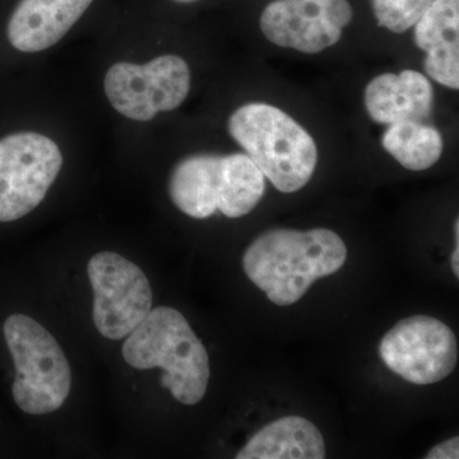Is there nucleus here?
<instances>
[{"label":"nucleus","mask_w":459,"mask_h":459,"mask_svg":"<svg viewBox=\"0 0 459 459\" xmlns=\"http://www.w3.org/2000/svg\"><path fill=\"white\" fill-rule=\"evenodd\" d=\"M459 437H452L442 444H437L427 455V459H458Z\"/></svg>","instance_id":"obj_18"},{"label":"nucleus","mask_w":459,"mask_h":459,"mask_svg":"<svg viewBox=\"0 0 459 459\" xmlns=\"http://www.w3.org/2000/svg\"><path fill=\"white\" fill-rule=\"evenodd\" d=\"M416 45L427 53L429 77L459 89V0H433L415 25Z\"/></svg>","instance_id":"obj_12"},{"label":"nucleus","mask_w":459,"mask_h":459,"mask_svg":"<svg viewBox=\"0 0 459 459\" xmlns=\"http://www.w3.org/2000/svg\"><path fill=\"white\" fill-rule=\"evenodd\" d=\"M383 148L404 169L428 170L442 157V134L422 122L392 124L382 138Z\"/></svg>","instance_id":"obj_16"},{"label":"nucleus","mask_w":459,"mask_h":459,"mask_svg":"<svg viewBox=\"0 0 459 459\" xmlns=\"http://www.w3.org/2000/svg\"><path fill=\"white\" fill-rule=\"evenodd\" d=\"M364 100L374 122H424L433 111L434 90L424 74L409 69L377 75L365 89Z\"/></svg>","instance_id":"obj_11"},{"label":"nucleus","mask_w":459,"mask_h":459,"mask_svg":"<svg viewBox=\"0 0 459 459\" xmlns=\"http://www.w3.org/2000/svg\"><path fill=\"white\" fill-rule=\"evenodd\" d=\"M3 332L16 368L12 394L17 406L30 415L59 410L71 394L72 370L56 338L25 314L9 316Z\"/></svg>","instance_id":"obj_4"},{"label":"nucleus","mask_w":459,"mask_h":459,"mask_svg":"<svg viewBox=\"0 0 459 459\" xmlns=\"http://www.w3.org/2000/svg\"><path fill=\"white\" fill-rule=\"evenodd\" d=\"M433 0H371L379 26L402 33L416 25Z\"/></svg>","instance_id":"obj_17"},{"label":"nucleus","mask_w":459,"mask_h":459,"mask_svg":"<svg viewBox=\"0 0 459 459\" xmlns=\"http://www.w3.org/2000/svg\"><path fill=\"white\" fill-rule=\"evenodd\" d=\"M63 165L56 142L23 132L0 141V222L16 221L44 201Z\"/></svg>","instance_id":"obj_5"},{"label":"nucleus","mask_w":459,"mask_h":459,"mask_svg":"<svg viewBox=\"0 0 459 459\" xmlns=\"http://www.w3.org/2000/svg\"><path fill=\"white\" fill-rule=\"evenodd\" d=\"M265 178L247 153L221 156L217 210L230 219L252 212L261 202Z\"/></svg>","instance_id":"obj_15"},{"label":"nucleus","mask_w":459,"mask_h":459,"mask_svg":"<svg viewBox=\"0 0 459 459\" xmlns=\"http://www.w3.org/2000/svg\"><path fill=\"white\" fill-rule=\"evenodd\" d=\"M123 358L134 369L161 368V385L180 403L193 406L204 400L210 382V359L188 320L177 309H151L126 338Z\"/></svg>","instance_id":"obj_2"},{"label":"nucleus","mask_w":459,"mask_h":459,"mask_svg":"<svg viewBox=\"0 0 459 459\" xmlns=\"http://www.w3.org/2000/svg\"><path fill=\"white\" fill-rule=\"evenodd\" d=\"M352 17L347 0H274L263 11L259 23L277 47L316 54L340 41Z\"/></svg>","instance_id":"obj_9"},{"label":"nucleus","mask_w":459,"mask_h":459,"mask_svg":"<svg viewBox=\"0 0 459 459\" xmlns=\"http://www.w3.org/2000/svg\"><path fill=\"white\" fill-rule=\"evenodd\" d=\"M221 156L195 155L181 160L171 172V201L186 216L204 220L212 216L219 204Z\"/></svg>","instance_id":"obj_14"},{"label":"nucleus","mask_w":459,"mask_h":459,"mask_svg":"<svg viewBox=\"0 0 459 459\" xmlns=\"http://www.w3.org/2000/svg\"><path fill=\"white\" fill-rule=\"evenodd\" d=\"M346 258L342 238L332 230L277 229L264 232L247 247L243 268L272 303L289 307L316 280L340 271Z\"/></svg>","instance_id":"obj_1"},{"label":"nucleus","mask_w":459,"mask_h":459,"mask_svg":"<svg viewBox=\"0 0 459 459\" xmlns=\"http://www.w3.org/2000/svg\"><path fill=\"white\" fill-rule=\"evenodd\" d=\"M229 132L280 192H298L312 179L318 164L316 142L281 108L244 105L230 117Z\"/></svg>","instance_id":"obj_3"},{"label":"nucleus","mask_w":459,"mask_h":459,"mask_svg":"<svg viewBox=\"0 0 459 459\" xmlns=\"http://www.w3.org/2000/svg\"><path fill=\"white\" fill-rule=\"evenodd\" d=\"M175 2H180V3H192V2H195V0H175Z\"/></svg>","instance_id":"obj_20"},{"label":"nucleus","mask_w":459,"mask_h":459,"mask_svg":"<svg viewBox=\"0 0 459 459\" xmlns=\"http://www.w3.org/2000/svg\"><path fill=\"white\" fill-rule=\"evenodd\" d=\"M93 0H21L8 23L12 47L38 53L57 44Z\"/></svg>","instance_id":"obj_10"},{"label":"nucleus","mask_w":459,"mask_h":459,"mask_svg":"<svg viewBox=\"0 0 459 459\" xmlns=\"http://www.w3.org/2000/svg\"><path fill=\"white\" fill-rule=\"evenodd\" d=\"M385 367L412 385H428L451 376L458 361L455 332L439 319H402L379 344Z\"/></svg>","instance_id":"obj_8"},{"label":"nucleus","mask_w":459,"mask_h":459,"mask_svg":"<svg viewBox=\"0 0 459 459\" xmlns=\"http://www.w3.org/2000/svg\"><path fill=\"white\" fill-rule=\"evenodd\" d=\"M459 221L455 220V249L453 250L452 255V270L455 272V277H459Z\"/></svg>","instance_id":"obj_19"},{"label":"nucleus","mask_w":459,"mask_h":459,"mask_svg":"<svg viewBox=\"0 0 459 459\" xmlns=\"http://www.w3.org/2000/svg\"><path fill=\"white\" fill-rule=\"evenodd\" d=\"M105 93L117 113L137 122L183 104L190 91V69L177 56H161L138 65L117 63L104 81Z\"/></svg>","instance_id":"obj_7"},{"label":"nucleus","mask_w":459,"mask_h":459,"mask_svg":"<svg viewBox=\"0 0 459 459\" xmlns=\"http://www.w3.org/2000/svg\"><path fill=\"white\" fill-rule=\"evenodd\" d=\"M238 459H323L325 439L319 429L301 416L276 420L246 444Z\"/></svg>","instance_id":"obj_13"},{"label":"nucleus","mask_w":459,"mask_h":459,"mask_svg":"<svg viewBox=\"0 0 459 459\" xmlns=\"http://www.w3.org/2000/svg\"><path fill=\"white\" fill-rule=\"evenodd\" d=\"M87 273L96 328L108 340H124L152 309L150 281L134 263L108 250L90 259Z\"/></svg>","instance_id":"obj_6"}]
</instances>
